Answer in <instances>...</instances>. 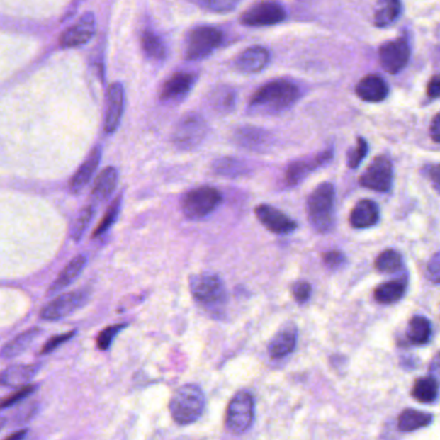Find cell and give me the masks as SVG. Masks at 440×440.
<instances>
[{"label":"cell","mask_w":440,"mask_h":440,"mask_svg":"<svg viewBox=\"0 0 440 440\" xmlns=\"http://www.w3.org/2000/svg\"><path fill=\"white\" fill-rule=\"evenodd\" d=\"M402 14L400 0H378L373 11V25L376 28H388L397 22Z\"/></svg>","instance_id":"4316f807"},{"label":"cell","mask_w":440,"mask_h":440,"mask_svg":"<svg viewBox=\"0 0 440 440\" xmlns=\"http://www.w3.org/2000/svg\"><path fill=\"white\" fill-rule=\"evenodd\" d=\"M38 412V403L35 402H30L28 405H22L21 408L14 414L16 422H28L33 419Z\"/></svg>","instance_id":"bcb514c9"},{"label":"cell","mask_w":440,"mask_h":440,"mask_svg":"<svg viewBox=\"0 0 440 440\" xmlns=\"http://www.w3.org/2000/svg\"><path fill=\"white\" fill-rule=\"evenodd\" d=\"M189 288L196 303L210 315L220 318L225 313L228 293L223 281L217 274L203 273L192 276L189 278Z\"/></svg>","instance_id":"7a4b0ae2"},{"label":"cell","mask_w":440,"mask_h":440,"mask_svg":"<svg viewBox=\"0 0 440 440\" xmlns=\"http://www.w3.org/2000/svg\"><path fill=\"white\" fill-rule=\"evenodd\" d=\"M431 413L421 412L413 408H407L399 414L398 429L403 433H412L419 429L430 427L433 424Z\"/></svg>","instance_id":"f1b7e54d"},{"label":"cell","mask_w":440,"mask_h":440,"mask_svg":"<svg viewBox=\"0 0 440 440\" xmlns=\"http://www.w3.org/2000/svg\"><path fill=\"white\" fill-rule=\"evenodd\" d=\"M403 266L402 255L395 250H385L375 260V268L381 273H395Z\"/></svg>","instance_id":"d590c367"},{"label":"cell","mask_w":440,"mask_h":440,"mask_svg":"<svg viewBox=\"0 0 440 440\" xmlns=\"http://www.w3.org/2000/svg\"><path fill=\"white\" fill-rule=\"evenodd\" d=\"M96 35V17L94 14L85 13L79 21L67 28L61 36L63 48H77L84 45Z\"/></svg>","instance_id":"e0dca14e"},{"label":"cell","mask_w":440,"mask_h":440,"mask_svg":"<svg viewBox=\"0 0 440 440\" xmlns=\"http://www.w3.org/2000/svg\"><path fill=\"white\" fill-rule=\"evenodd\" d=\"M7 425V419H4V417H0V430L3 429V427Z\"/></svg>","instance_id":"db71d44e"},{"label":"cell","mask_w":440,"mask_h":440,"mask_svg":"<svg viewBox=\"0 0 440 440\" xmlns=\"http://www.w3.org/2000/svg\"><path fill=\"white\" fill-rule=\"evenodd\" d=\"M101 157H102V151L99 147H96L88 156V159L81 164V167L77 169V173L72 176L70 182V189L72 193L81 192L85 186L91 182L101 162Z\"/></svg>","instance_id":"cb8c5ba5"},{"label":"cell","mask_w":440,"mask_h":440,"mask_svg":"<svg viewBox=\"0 0 440 440\" xmlns=\"http://www.w3.org/2000/svg\"><path fill=\"white\" fill-rule=\"evenodd\" d=\"M323 264L327 266L331 271H337L346 263V258L342 252L339 250H331V252H325L323 254Z\"/></svg>","instance_id":"7bdbcfd3"},{"label":"cell","mask_w":440,"mask_h":440,"mask_svg":"<svg viewBox=\"0 0 440 440\" xmlns=\"http://www.w3.org/2000/svg\"><path fill=\"white\" fill-rule=\"evenodd\" d=\"M405 334L413 345H425L431 337V323L425 317L416 315L408 323Z\"/></svg>","instance_id":"836d02e7"},{"label":"cell","mask_w":440,"mask_h":440,"mask_svg":"<svg viewBox=\"0 0 440 440\" xmlns=\"http://www.w3.org/2000/svg\"><path fill=\"white\" fill-rule=\"evenodd\" d=\"M293 295L299 304L307 303L312 296V286L307 281H299L293 286Z\"/></svg>","instance_id":"f6af8a7d"},{"label":"cell","mask_w":440,"mask_h":440,"mask_svg":"<svg viewBox=\"0 0 440 440\" xmlns=\"http://www.w3.org/2000/svg\"><path fill=\"white\" fill-rule=\"evenodd\" d=\"M197 75L188 71H178L161 85L160 99L167 103H178L188 96Z\"/></svg>","instance_id":"5bb4252c"},{"label":"cell","mask_w":440,"mask_h":440,"mask_svg":"<svg viewBox=\"0 0 440 440\" xmlns=\"http://www.w3.org/2000/svg\"><path fill=\"white\" fill-rule=\"evenodd\" d=\"M36 388H38L36 384H28L21 388V389L14 391L12 395H9L7 398L0 400V410H6V408H9V407L20 405L23 400H26L28 397H31L35 393Z\"/></svg>","instance_id":"ab89813d"},{"label":"cell","mask_w":440,"mask_h":440,"mask_svg":"<svg viewBox=\"0 0 440 440\" xmlns=\"http://www.w3.org/2000/svg\"><path fill=\"white\" fill-rule=\"evenodd\" d=\"M367 152H368V143L366 142L364 138L359 137L356 140V147H353L348 152V160H346L348 161V167L350 169L358 168L366 157Z\"/></svg>","instance_id":"b9f144b4"},{"label":"cell","mask_w":440,"mask_h":440,"mask_svg":"<svg viewBox=\"0 0 440 440\" xmlns=\"http://www.w3.org/2000/svg\"><path fill=\"white\" fill-rule=\"evenodd\" d=\"M222 193L215 187L203 186L191 189L183 196L181 209L189 220H198L210 215L222 203Z\"/></svg>","instance_id":"5b68a950"},{"label":"cell","mask_w":440,"mask_h":440,"mask_svg":"<svg viewBox=\"0 0 440 440\" xmlns=\"http://www.w3.org/2000/svg\"><path fill=\"white\" fill-rule=\"evenodd\" d=\"M42 334V329L38 327L26 329L21 332L20 335L16 336L13 340L8 342L1 350H0V356L4 359H11L14 356H20L28 346L35 342L36 337Z\"/></svg>","instance_id":"83f0119b"},{"label":"cell","mask_w":440,"mask_h":440,"mask_svg":"<svg viewBox=\"0 0 440 440\" xmlns=\"http://www.w3.org/2000/svg\"><path fill=\"white\" fill-rule=\"evenodd\" d=\"M356 93L364 102H381L389 94V86L378 75H367L356 84Z\"/></svg>","instance_id":"7402d4cb"},{"label":"cell","mask_w":440,"mask_h":440,"mask_svg":"<svg viewBox=\"0 0 440 440\" xmlns=\"http://www.w3.org/2000/svg\"><path fill=\"white\" fill-rule=\"evenodd\" d=\"M86 266V258L84 255H77V258L72 259L67 266H64L62 272L58 274L53 285L49 287V293H57L63 291L66 287L70 286L74 281L81 274Z\"/></svg>","instance_id":"484cf974"},{"label":"cell","mask_w":440,"mask_h":440,"mask_svg":"<svg viewBox=\"0 0 440 440\" xmlns=\"http://www.w3.org/2000/svg\"><path fill=\"white\" fill-rule=\"evenodd\" d=\"M198 7L215 13H228L235 11L241 0H195Z\"/></svg>","instance_id":"f35d334b"},{"label":"cell","mask_w":440,"mask_h":440,"mask_svg":"<svg viewBox=\"0 0 440 440\" xmlns=\"http://www.w3.org/2000/svg\"><path fill=\"white\" fill-rule=\"evenodd\" d=\"M94 214H96V209H94V206H91V205L81 210V213L79 214V217L77 218L75 223L72 225L71 236L74 238V241L79 242V241L83 238L85 232H86V230H88L89 225H91V220H93V218H94Z\"/></svg>","instance_id":"74e56055"},{"label":"cell","mask_w":440,"mask_h":440,"mask_svg":"<svg viewBox=\"0 0 440 440\" xmlns=\"http://www.w3.org/2000/svg\"><path fill=\"white\" fill-rule=\"evenodd\" d=\"M236 145L254 152H263L272 146V134L258 126H241L233 134Z\"/></svg>","instance_id":"ac0fdd59"},{"label":"cell","mask_w":440,"mask_h":440,"mask_svg":"<svg viewBox=\"0 0 440 440\" xmlns=\"http://www.w3.org/2000/svg\"><path fill=\"white\" fill-rule=\"evenodd\" d=\"M380 219V209L378 203L372 200H361L350 213L349 222L353 228L364 230L376 225Z\"/></svg>","instance_id":"603a6c76"},{"label":"cell","mask_w":440,"mask_h":440,"mask_svg":"<svg viewBox=\"0 0 440 440\" xmlns=\"http://www.w3.org/2000/svg\"><path fill=\"white\" fill-rule=\"evenodd\" d=\"M255 215L259 222L274 235H290L298 228V224L293 218L266 203H261L255 208Z\"/></svg>","instance_id":"4fadbf2b"},{"label":"cell","mask_w":440,"mask_h":440,"mask_svg":"<svg viewBox=\"0 0 440 440\" xmlns=\"http://www.w3.org/2000/svg\"><path fill=\"white\" fill-rule=\"evenodd\" d=\"M121 203H123V196L120 195L112 201L111 205L108 206V209L106 211L105 215L102 218L101 223L98 224L96 231L93 233V237H99L102 235H105L106 232L111 228L115 222L118 220L120 210H121Z\"/></svg>","instance_id":"8d00e7d4"},{"label":"cell","mask_w":440,"mask_h":440,"mask_svg":"<svg viewBox=\"0 0 440 440\" xmlns=\"http://www.w3.org/2000/svg\"><path fill=\"white\" fill-rule=\"evenodd\" d=\"M300 97V89L290 80L277 79L260 86L254 93L249 108L252 112L274 115L286 111Z\"/></svg>","instance_id":"6da1fadb"},{"label":"cell","mask_w":440,"mask_h":440,"mask_svg":"<svg viewBox=\"0 0 440 440\" xmlns=\"http://www.w3.org/2000/svg\"><path fill=\"white\" fill-rule=\"evenodd\" d=\"M427 277L435 283H440V252L434 254L427 264Z\"/></svg>","instance_id":"7dc6e473"},{"label":"cell","mask_w":440,"mask_h":440,"mask_svg":"<svg viewBox=\"0 0 440 440\" xmlns=\"http://www.w3.org/2000/svg\"><path fill=\"white\" fill-rule=\"evenodd\" d=\"M255 402L249 391L239 390L231 399L225 412V427L232 434L241 435L252 425Z\"/></svg>","instance_id":"52a82bcc"},{"label":"cell","mask_w":440,"mask_h":440,"mask_svg":"<svg viewBox=\"0 0 440 440\" xmlns=\"http://www.w3.org/2000/svg\"><path fill=\"white\" fill-rule=\"evenodd\" d=\"M411 56L410 45L405 39H394L384 43L378 49L380 63L386 72L395 75L408 64Z\"/></svg>","instance_id":"7c38bea8"},{"label":"cell","mask_w":440,"mask_h":440,"mask_svg":"<svg viewBox=\"0 0 440 440\" xmlns=\"http://www.w3.org/2000/svg\"><path fill=\"white\" fill-rule=\"evenodd\" d=\"M307 214L315 231L329 233L335 224V187L329 182L321 183L308 196Z\"/></svg>","instance_id":"3957f363"},{"label":"cell","mask_w":440,"mask_h":440,"mask_svg":"<svg viewBox=\"0 0 440 440\" xmlns=\"http://www.w3.org/2000/svg\"><path fill=\"white\" fill-rule=\"evenodd\" d=\"M298 344V329L293 323H288L273 337L268 345V354L273 359H281L290 356Z\"/></svg>","instance_id":"ffe728a7"},{"label":"cell","mask_w":440,"mask_h":440,"mask_svg":"<svg viewBox=\"0 0 440 440\" xmlns=\"http://www.w3.org/2000/svg\"><path fill=\"white\" fill-rule=\"evenodd\" d=\"M427 96L433 99L440 98V75L431 77L427 83Z\"/></svg>","instance_id":"c3c4849f"},{"label":"cell","mask_w":440,"mask_h":440,"mask_svg":"<svg viewBox=\"0 0 440 440\" xmlns=\"http://www.w3.org/2000/svg\"><path fill=\"white\" fill-rule=\"evenodd\" d=\"M286 11L276 0H260L247 8L239 17V22L249 28L273 26L285 21Z\"/></svg>","instance_id":"9c48e42d"},{"label":"cell","mask_w":440,"mask_h":440,"mask_svg":"<svg viewBox=\"0 0 440 440\" xmlns=\"http://www.w3.org/2000/svg\"><path fill=\"white\" fill-rule=\"evenodd\" d=\"M407 283L405 281L395 280L381 283L375 290V299L380 304H394L403 298Z\"/></svg>","instance_id":"e575fe53"},{"label":"cell","mask_w":440,"mask_h":440,"mask_svg":"<svg viewBox=\"0 0 440 440\" xmlns=\"http://www.w3.org/2000/svg\"><path fill=\"white\" fill-rule=\"evenodd\" d=\"M75 334H77L75 331H70V332H66V334H61V335H56L53 336V337H50L48 342L44 344V346H43L40 353H42L43 356H45V354H49V353L55 351L58 346H61L62 344L72 339Z\"/></svg>","instance_id":"ee69618b"},{"label":"cell","mask_w":440,"mask_h":440,"mask_svg":"<svg viewBox=\"0 0 440 440\" xmlns=\"http://www.w3.org/2000/svg\"><path fill=\"white\" fill-rule=\"evenodd\" d=\"M140 47L147 58L154 61H162L167 57V45L160 36L151 30H145L140 34Z\"/></svg>","instance_id":"d6a6232c"},{"label":"cell","mask_w":440,"mask_h":440,"mask_svg":"<svg viewBox=\"0 0 440 440\" xmlns=\"http://www.w3.org/2000/svg\"><path fill=\"white\" fill-rule=\"evenodd\" d=\"M118 170L113 167H107L98 174L96 182L91 188V197L94 201L102 203L106 201L113 193L118 186Z\"/></svg>","instance_id":"d4e9b609"},{"label":"cell","mask_w":440,"mask_h":440,"mask_svg":"<svg viewBox=\"0 0 440 440\" xmlns=\"http://www.w3.org/2000/svg\"><path fill=\"white\" fill-rule=\"evenodd\" d=\"M430 135L434 142L440 143V112L435 115L431 124H430Z\"/></svg>","instance_id":"f907efd6"},{"label":"cell","mask_w":440,"mask_h":440,"mask_svg":"<svg viewBox=\"0 0 440 440\" xmlns=\"http://www.w3.org/2000/svg\"><path fill=\"white\" fill-rule=\"evenodd\" d=\"M250 165L238 157H222L213 162L214 174L225 178H239L250 173Z\"/></svg>","instance_id":"f546056e"},{"label":"cell","mask_w":440,"mask_h":440,"mask_svg":"<svg viewBox=\"0 0 440 440\" xmlns=\"http://www.w3.org/2000/svg\"><path fill=\"white\" fill-rule=\"evenodd\" d=\"M271 61V53L264 47H252L238 55L235 66L238 71L244 74H255L259 71L264 70Z\"/></svg>","instance_id":"44dd1931"},{"label":"cell","mask_w":440,"mask_h":440,"mask_svg":"<svg viewBox=\"0 0 440 440\" xmlns=\"http://www.w3.org/2000/svg\"><path fill=\"white\" fill-rule=\"evenodd\" d=\"M223 42V34L213 26H198L191 30L184 42V57L198 61L210 56Z\"/></svg>","instance_id":"ba28073f"},{"label":"cell","mask_w":440,"mask_h":440,"mask_svg":"<svg viewBox=\"0 0 440 440\" xmlns=\"http://www.w3.org/2000/svg\"><path fill=\"white\" fill-rule=\"evenodd\" d=\"M412 397L421 403H434L439 397V381L430 375L417 378L413 385Z\"/></svg>","instance_id":"1f68e13d"},{"label":"cell","mask_w":440,"mask_h":440,"mask_svg":"<svg viewBox=\"0 0 440 440\" xmlns=\"http://www.w3.org/2000/svg\"><path fill=\"white\" fill-rule=\"evenodd\" d=\"M209 133V126L201 115L191 112L178 121L171 133V142L176 148L189 151L203 143Z\"/></svg>","instance_id":"8992f818"},{"label":"cell","mask_w":440,"mask_h":440,"mask_svg":"<svg viewBox=\"0 0 440 440\" xmlns=\"http://www.w3.org/2000/svg\"><path fill=\"white\" fill-rule=\"evenodd\" d=\"M125 106V91L120 83L110 85L107 91V107H106L105 132L115 133L120 126Z\"/></svg>","instance_id":"2e32d148"},{"label":"cell","mask_w":440,"mask_h":440,"mask_svg":"<svg viewBox=\"0 0 440 440\" xmlns=\"http://www.w3.org/2000/svg\"><path fill=\"white\" fill-rule=\"evenodd\" d=\"M237 93L231 86H218L210 94V106L219 115H228L236 107Z\"/></svg>","instance_id":"4dcf8cb0"},{"label":"cell","mask_w":440,"mask_h":440,"mask_svg":"<svg viewBox=\"0 0 440 440\" xmlns=\"http://www.w3.org/2000/svg\"><path fill=\"white\" fill-rule=\"evenodd\" d=\"M126 323H120V325H112L106 327L103 331L99 332L97 337V346L99 350H107L111 346L112 342L116 336L119 335L120 331L125 329Z\"/></svg>","instance_id":"60d3db41"},{"label":"cell","mask_w":440,"mask_h":440,"mask_svg":"<svg viewBox=\"0 0 440 440\" xmlns=\"http://www.w3.org/2000/svg\"><path fill=\"white\" fill-rule=\"evenodd\" d=\"M332 157H334V151L332 148H329L321 154H315V157H312L310 160L295 161L293 164H290L285 174L287 186L295 187L300 184L308 175L315 171V169L322 168L326 164H329V161L332 160Z\"/></svg>","instance_id":"9a60e30c"},{"label":"cell","mask_w":440,"mask_h":440,"mask_svg":"<svg viewBox=\"0 0 440 440\" xmlns=\"http://www.w3.org/2000/svg\"><path fill=\"white\" fill-rule=\"evenodd\" d=\"M427 173H429V178L431 181L434 189L440 195V164L429 167Z\"/></svg>","instance_id":"681fc988"},{"label":"cell","mask_w":440,"mask_h":440,"mask_svg":"<svg viewBox=\"0 0 440 440\" xmlns=\"http://www.w3.org/2000/svg\"><path fill=\"white\" fill-rule=\"evenodd\" d=\"M206 405L203 389L195 384L181 386L175 391L169 403L171 417L178 425L193 424L201 417Z\"/></svg>","instance_id":"277c9868"},{"label":"cell","mask_w":440,"mask_h":440,"mask_svg":"<svg viewBox=\"0 0 440 440\" xmlns=\"http://www.w3.org/2000/svg\"><path fill=\"white\" fill-rule=\"evenodd\" d=\"M40 371V364H13L0 372V385L12 389H21L30 384Z\"/></svg>","instance_id":"d6986e66"},{"label":"cell","mask_w":440,"mask_h":440,"mask_svg":"<svg viewBox=\"0 0 440 440\" xmlns=\"http://www.w3.org/2000/svg\"><path fill=\"white\" fill-rule=\"evenodd\" d=\"M28 429H21V430H18V431H16V433L12 434V435H9L8 438H6L4 440H23L26 438V435H28Z\"/></svg>","instance_id":"f5cc1de1"},{"label":"cell","mask_w":440,"mask_h":440,"mask_svg":"<svg viewBox=\"0 0 440 440\" xmlns=\"http://www.w3.org/2000/svg\"><path fill=\"white\" fill-rule=\"evenodd\" d=\"M359 184L376 192H388L393 184V162L386 154L375 157L359 176Z\"/></svg>","instance_id":"8fae6325"},{"label":"cell","mask_w":440,"mask_h":440,"mask_svg":"<svg viewBox=\"0 0 440 440\" xmlns=\"http://www.w3.org/2000/svg\"><path fill=\"white\" fill-rule=\"evenodd\" d=\"M91 298L88 288H80L71 293H61L56 299L43 308L40 317L44 321H58L64 317L75 313L80 308L84 307Z\"/></svg>","instance_id":"30bf717a"},{"label":"cell","mask_w":440,"mask_h":440,"mask_svg":"<svg viewBox=\"0 0 440 440\" xmlns=\"http://www.w3.org/2000/svg\"><path fill=\"white\" fill-rule=\"evenodd\" d=\"M429 372H430V376H433L434 378H436L438 381L440 380V351H438L433 359H431V363L429 366Z\"/></svg>","instance_id":"816d5d0a"}]
</instances>
